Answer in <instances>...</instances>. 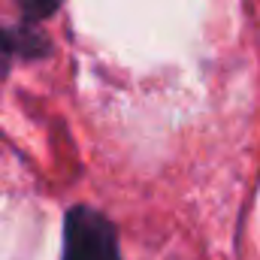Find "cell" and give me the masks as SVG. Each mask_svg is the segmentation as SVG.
I'll list each match as a JSON object with an SVG mask.
<instances>
[{"instance_id":"1","label":"cell","mask_w":260,"mask_h":260,"mask_svg":"<svg viewBox=\"0 0 260 260\" xmlns=\"http://www.w3.org/2000/svg\"><path fill=\"white\" fill-rule=\"evenodd\" d=\"M64 260H121L112 224L100 212L76 206L67 215Z\"/></svg>"},{"instance_id":"2","label":"cell","mask_w":260,"mask_h":260,"mask_svg":"<svg viewBox=\"0 0 260 260\" xmlns=\"http://www.w3.org/2000/svg\"><path fill=\"white\" fill-rule=\"evenodd\" d=\"M49 52V43L37 30L0 27V76L9 70L12 58H40Z\"/></svg>"},{"instance_id":"3","label":"cell","mask_w":260,"mask_h":260,"mask_svg":"<svg viewBox=\"0 0 260 260\" xmlns=\"http://www.w3.org/2000/svg\"><path fill=\"white\" fill-rule=\"evenodd\" d=\"M15 3L21 6V12L27 18H46V15H52L58 9L61 0H15Z\"/></svg>"}]
</instances>
